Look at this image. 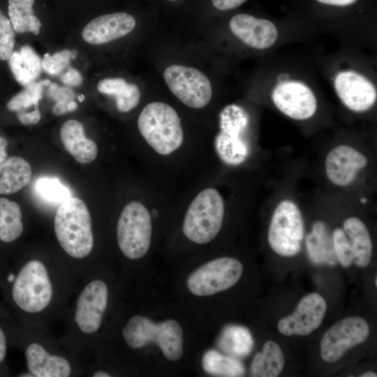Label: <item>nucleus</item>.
I'll list each match as a JSON object with an SVG mask.
<instances>
[{"instance_id": "nucleus-35", "label": "nucleus", "mask_w": 377, "mask_h": 377, "mask_svg": "<svg viewBox=\"0 0 377 377\" xmlns=\"http://www.w3.org/2000/svg\"><path fill=\"white\" fill-rule=\"evenodd\" d=\"M15 45V30L10 19L0 11V60H8Z\"/></svg>"}, {"instance_id": "nucleus-47", "label": "nucleus", "mask_w": 377, "mask_h": 377, "mask_svg": "<svg viewBox=\"0 0 377 377\" xmlns=\"http://www.w3.org/2000/svg\"><path fill=\"white\" fill-rule=\"evenodd\" d=\"M375 286H377V278L375 279Z\"/></svg>"}, {"instance_id": "nucleus-12", "label": "nucleus", "mask_w": 377, "mask_h": 377, "mask_svg": "<svg viewBox=\"0 0 377 377\" xmlns=\"http://www.w3.org/2000/svg\"><path fill=\"white\" fill-rule=\"evenodd\" d=\"M272 99L279 111L293 119H307L317 110V100L313 91L298 81L277 84L272 91Z\"/></svg>"}, {"instance_id": "nucleus-34", "label": "nucleus", "mask_w": 377, "mask_h": 377, "mask_svg": "<svg viewBox=\"0 0 377 377\" xmlns=\"http://www.w3.org/2000/svg\"><path fill=\"white\" fill-rule=\"evenodd\" d=\"M332 240L337 261L344 267L350 266L353 263V250L344 230L341 228L335 229L332 234Z\"/></svg>"}, {"instance_id": "nucleus-40", "label": "nucleus", "mask_w": 377, "mask_h": 377, "mask_svg": "<svg viewBox=\"0 0 377 377\" xmlns=\"http://www.w3.org/2000/svg\"><path fill=\"white\" fill-rule=\"evenodd\" d=\"M77 108V103L74 101H61L56 102L52 110L54 114L61 115L67 112L75 111Z\"/></svg>"}, {"instance_id": "nucleus-24", "label": "nucleus", "mask_w": 377, "mask_h": 377, "mask_svg": "<svg viewBox=\"0 0 377 377\" xmlns=\"http://www.w3.org/2000/svg\"><path fill=\"white\" fill-rule=\"evenodd\" d=\"M8 61L14 77L23 86L35 82L40 74L42 61L29 45L22 46L20 51L13 52Z\"/></svg>"}, {"instance_id": "nucleus-7", "label": "nucleus", "mask_w": 377, "mask_h": 377, "mask_svg": "<svg viewBox=\"0 0 377 377\" xmlns=\"http://www.w3.org/2000/svg\"><path fill=\"white\" fill-rule=\"evenodd\" d=\"M151 219L141 202L132 201L123 209L117 226L119 247L128 258L135 260L148 251L151 238Z\"/></svg>"}, {"instance_id": "nucleus-28", "label": "nucleus", "mask_w": 377, "mask_h": 377, "mask_svg": "<svg viewBox=\"0 0 377 377\" xmlns=\"http://www.w3.org/2000/svg\"><path fill=\"white\" fill-rule=\"evenodd\" d=\"M253 343L248 329L238 325H229L224 328L218 341L221 350L237 359L249 355L253 348Z\"/></svg>"}, {"instance_id": "nucleus-36", "label": "nucleus", "mask_w": 377, "mask_h": 377, "mask_svg": "<svg viewBox=\"0 0 377 377\" xmlns=\"http://www.w3.org/2000/svg\"><path fill=\"white\" fill-rule=\"evenodd\" d=\"M47 87V95L55 102L73 101L75 98L74 91L69 87L59 86L54 82H51Z\"/></svg>"}, {"instance_id": "nucleus-17", "label": "nucleus", "mask_w": 377, "mask_h": 377, "mask_svg": "<svg viewBox=\"0 0 377 377\" xmlns=\"http://www.w3.org/2000/svg\"><path fill=\"white\" fill-rule=\"evenodd\" d=\"M135 17L126 12L104 14L91 20L82 32V38L92 45H101L131 33L135 28Z\"/></svg>"}, {"instance_id": "nucleus-26", "label": "nucleus", "mask_w": 377, "mask_h": 377, "mask_svg": "<svg viewBox=\"0 0 377 377\" xmlns=\"http://www.w3.org/2000/svg\"><path fill=\"white\" fill-rule=\"evenodd\" d=\"M285 364L280 346L273 341H266L261 352L255 355L251 364L253 376L276 377L281 373Z\"/></svg>"}, {"instance_id": "nucleus-39", "label": "nucleus", "mask_w": 377, "mask_h": 377, "mask_svg": "<svg viewBox=\"0 0 377 377\" xmlns=\"http://www.w3.org/2000/svg\"><path fill=\"white\" fill-rule=\"evenodd\" d=\"M247 0H211L214 8L221 11H227L235 9Z\"/></svg>"}, {"instance_id": "nucleus-9", "label": "nucleus", "mask_w": 377, "mask_h": 377, "mask_svg": "<svg viewBox=\"0 0 377 377\" xmlns=\"http://www.w3.org/2000/svg\"><path fill=\"white\" fill-rule=\"evenodd\" d=\"M243 272L240 261L230 257L212 260L195 269L187 279V287L196 296H208L229 289Z\"/></svg>"}, {"instance_id": "nucleus-45", "label": "nucleus", "mask_w": 377, "mask_h": 377, "mask_svg": "<svg viewBox=\"0 0 377 377\" xmlns=\"http://www.w3.org/2000/svg\"><path fill=\"white\" fill-rule=\"evenodd\" d=\"M77 98L80 102H82L84 99V96L83 95H81V96H79Z\"/></svg>"}, {"instance_id": "nucleus-43", "label": "nucleus", "mask_w": 377, "mask_h": 377, "mask_svg": "<svg viewBox=\"0 0 377 377\" xmlns=\"http://www.w3.org/2000/svg\"><path fill=\"white\" fill-rule=\"evenodd\" d=\"M94 377H110L111 376V375H110L109 374L105 372V371H96L94 374L93 375Z\"/></svg>"}, {"instance_id": "nucleus-6", "label": "nucleus", "mask_w": 377, "mask_h": 377, "mask_svg": "<svg viewBox=\"0 0 377 377\" xmlns=\"http://www.w3.org/2000/svg\"><path fill=\"white\" fill-rule=\"evenodd\" d=\"M249 123L248 112L237 104L228 105L220 112L219 131L215 136L214 147L224 163L238 165L247 159L250 153L246 138Z\"/></svg>"}, {"instance_id": "nucleus-10", "label": "nucleus", "mask_w": 377, "mask_h": 377, "mask_svg": "<svg viewBox=\"0 0 377 377\" xmlns=\"http://www.w3.org/2000/svg\"><path fill=\"white\" fill-rule=\"evenodd\" d=\"M163 77L171 92L188 107L202 108L212 98V88L209 78L195 68L171 65L165 69Z\"/></svg>"}, {"instance_id": "nucleus-21", "label": "nucleus", "mask_w": 377, "mask_h": 377, "mask_svg": "<svg viewBox=\"0 0 377 377\" xmlns=\"http://www.w3.org/2000/svg\"><path fill=\"white\" fill-rule=\"evenodd\" d=\"M31 168L20 156L8 157L0 163V195H11L26 186L31 179Z\"/></svg>"}, {"instance_id": "nucleus-29", "label": "nucleus", "mask_w": 377, "mask_h": 377, "mask_svg": "<svg viewBox=\"0 0 377 377\" xmlns=\"http://www.w3.org/2000/svg\"><path fill=\"white\" fill-rule=\"evenodd\" d=\"M34 0H8V16L15 31L39 34L41 22L34 13Z\"/></svg>"}, {"instance_id": "nucleus-13", "label": "nucleus", "mask_w": 377, "mask_h": 377, "mask_svg": "<svg viewBox=\"0 0 377 377\" xmlns=\"http://www.w3.org/2000/svg\"><path fill=\"white\" fill-rule=\"evenodd\" d=\"M327 310L324 298L316 293L305 295L295 311L278 323L279 331L286 336H305L321 325Z\"/></svg>"}, {"instance_id": "nucleus-14", "label": "nucleus", "mask_w": 377, "mask_h": 377, "mask_svg": "<svg viewBox=\"0 0 377 377\" xmlns=\"http://www.w3.org/2000/svg\"><path fill=\"white\" fill-rule=\"evenodd\" d=\"M108 299V289L101 280H94L84 288L77 299L75 313V321L81 332L93 334L100 328Z\"/></svg>"}, {"instance_id": "nucleus-27", "label": "nucleus", "mask_w": 377, "mask_h": 377, "mask_svg": "<svg viewBox=\"0 0 377 377\" xmlns=\"http://www.w3.org/2000/svg\"><path fill=\"white\" fill-rule=\"evenodd\" d=\"M20 205L0 196V242L9 244L16 241L24 229Z\"/></svg>"}, {"instance_id": "nucleus-15", "label": "nucleus", "mask_w": 377, "mask_h": 377, "mask_svg": "<svg viewBox=\"0 0 377 377\" xmlns=\"http://www.w3.org/2000/svg\"><path fill=\"white\" fill-rule=\"evenodd\" d=\"M334 89L341 102L354 112L367 111L376 101L375 86L366 77L355 71L339 73L334 79Z\"/></svg>"}, {"instance_id": "nucleus-46", "label": "nucleus", "mask_w": 377, "mask_h": 377, "mask_svg": "<svg viewBox=\"0 0 377 377\" xmlns=\"http://www.w3.org/2000/svg\"><path fill=\"white\" fill-rule=\"evenodd\" d=\"M166 1H168L169 2H177V1H179L180 0H166Z\"/></svg>"}, {"instance_id": "nucleus-11", "label": "nucleus", "mask_w": 377, "mask_h": 377, "mask_svg": "<svg viewBox=\"0 0 377 377\" xmlns=\"http://www.w3.org/2000/svg\"><path fill=\"white\" fill-rule=\"evenodd\" d=\"M369 334L367 322L358 316L348 317L333 325L323 335L320 355L323 360H339L353 347L365 341Z\"/></svg>"}, {"instance_id": "nucleus-3", "label": "nucleus", "mask_w": 377, "mask_h": 377, "mask_svg": "<svg viewBox=\"0 0 377 377\" xmlns=\"http://www.w3.org/2000/svg\"><path fill=\"white\" fill-rule=\"evenodd\" d=\"M5 281L10 286L12 302L24 312H40L52 300V286L47 271L38 260L28 261L16 274L8 272Z\"/></svg>"}, {"instance_id": "nucleus-1", "label": "nucleus", "mask_w": 377, "mask_h": 377, "mask_svg": "<svg viewBox=\"0 0 377 377\" xmlns=\"http://www.w3.org/2000/svg\"><path fill=\"white\" fill-rule=\"evenodd\" d=\"M54 228L59 243L70 256L83 258L91 253L94 246L91 216L81 199L71 197L59 205Z\"/></svg>"}, {"instance_id": "nucleus-8", "label": "nucleus", "mask_w": 377, "mask_h": 377, "mask_svg": "<svg viewBox=\"0 0 377 377\" xmlns=\"http://www.w3.org/2000/svg\"><path fill=\"white\" fill-rule=\"evenodd\" d=\"M304 235L300 209L293 201H281L276 207L269 226L267 239L270 247L279 256H294L301 249Z\"/></svg>"}, {"instance_id": "nucleus-20", "label": "nucleus", "mask_w": 377, "mask_h": 377, "mask_svg": "<svg viewBox=\"0 0 377 377\" xmlns=\"http://www.w3.org/2000/svg\"><path fill=\"white\" fill-rule=\"evenodd\" d=\"M60 138L65 149L77 162L87 164L96 159L97 145L85 136L84 126L80 121L75 119L66 121L61 128Z\"/></svg>"}, {"instance_id": "nucleus-42", "label": "nucleus", "mask_w": 377, "mask_h": 377, "mask_svg": "<svg viewBox=\"0 0 377 377\" xmlns=\"http://www.w3.org/2000/svg\"><path fill=\"white\" fill-rule=\"evenodd\" d=\"M7 147V140L3 136H0V163L8 158Z\"/></svg>"}, {"instance_id": "nucleus-23", "label": "nucleus", "mask_w": 377, "mask_h": 377, "mask_svg": "<svg viewBox=\"0 0 377 377\" xmlns=\"http://www.w3.org/2000/svg\"><path fill=\"white\" fill-rule=\"evenodd\" d=\"M306 247L311 260L316 265H334L337 259L331 236L325 223L316 221L306 238Z\"/></svg>"}, {"instance_id": "nucleus-5", "label": "nucleus", "mask_w": 377, "mask_h": 377, "mask_svg": "<svg viewBox=\"0 0 377 377\" xmlns=\"http://www.w3.org/2000/svg\"><path fill=\"white\" fill-rule=\"evenodd\" d=\"M225 205L220 193L213 188L204 189L191 202L183 222V232L191 241L204 244L219 232Z\"/></svg>"}, {"instance_id": "nucleus-33", "label": "nucleus", "mask_w": 377, "mask_h": 377, "mask_svg": "<svg viewBox=\"0 0 377 377\" xmlns=\"http://www.w3.org/2000/svg\"><path fill=\"white\" fill-rule=\"evenodd\" d=\"M77 54L75 50H64L52 55L47 53L42 60V68L50 75H58L69 66L71 59H75Z\"/></svg>"}, {"instance_id": "nucleus-44", "label": "nucleus", "mask_w": 377, "mask_h": 377, "mask_svg": "<svg viewBox=\"0 0 377 377\" xmlns=\"http://www.w3.org/2000/svg\"><path fill=\"white\" fill-rule=\"evenodd\" d=\"M360 376L362 377H376L377 375L376 373L373 371H367L364 374H362Z\"/></svg>"}, {"instance_id": "nucleus-18", "label": "nucleus", "mask_w": 377, "mask_h": 377, "mask_svg": "<svg viewBox=\"0 0 377 377\" xmlns=\"http://www.w3.org/2000/svg\"><path fill=\"white\" fill-rule=\"evenodd\" d=\"M229 27L240 40L255 49L271 47L278 37V30L272 22L247 13L234 15L230 20Z\"/></svg>"}, {"instance_id": "nucleus-37", "label": "nucleus", "mask_w": 377, "mask_h": 377, "mask_svg": "<svg viewBox=\"0 0 377 377\" xmlns=\"http://www.w3.org/2000/svg\"><path fill=\"white\" fill-rule=\"evenodd\" d=\"M60 79L65 84L73 87L80 85L82 80L80 72L73 68H69L64 73L61 74Z\"/></svg>"}, {"instance_id": "nucleus-19", "label": "nucleus", "mask_w": 377, "mask_h": 377, "mask_svg": "<svg viewBox=\"0 0 377 377\" xmlns=\"http://www.w3.org/2000/svg\"><path fill=\"white\" fill-rule=\"evenodd\" d=\"M25 357L28 369L34 376L68 377L71 374V367L66 359L50 355L39 343L29 344Z\"/></svg>"}, {"instance_id": "nucleus-32", "label": "nucleus", "mask_w": 377, "mask_h": 377, "mask_svg": "<svg viewBox=\"0 0 377 377\" xmlns=\"http://www.w3.org/2000/svg\"><path fill=\"white\" fill-rule=\"evenodd\" d=\"M43 87L45 86L42 81L29 84L24 90L8 101L7 108L10 111L19 113L32 106L38 107V102L42 98Z\"/></svg>"}, {"instance_id": "nucleus-38", "label": "nucleus", "mask_w": 377, "mask_h": 377, "mask_svg": "<svg viewBox=\"0 0 377 377\" xmlns=\"http://www.w3.org/2000/svg\"><path fill=\"white\" fill-rule=\"evenodd\" d=\"M17 118L24 125H33L39 122L41 114L38 107H36L32 111L17 113Z\"/></svg>"}, {"instance_id": "nucleus-2", "label": "nucleus", "mask_w": 377, "mask_h": 377, "mask_svg": "<svg viewBox=\"0 0 377 377\" xmlns=\"http://www.w3.org/2000/svg\"><path fill=\"white\" fill-rule=\"evenodd\" d=\"M138 126L147 143L159 154H172L183 142L181 119L167 103L152 102L145 105L139 114Z\"/></svg>"}, {"instance_id": "nucleus-41", "label": "nucleus", "mask_w": 377, "mask_h": 377, "mask_svg": "<svg viewBox=\"0 0 377 377\" xmlns=\"http://www.w3.org/2000/svg\"><path fill=\"white\" fill-rule=\"evenodd\" d=\"M320 3L339 6H346L354 3L357 0H316Z\"/></svg>"}, {"instance_id": "nucleus-22", "label": "nucleus", "mask_w": 377, "mask_h": 377, "mask_svg": "<svg viewBox=\"0 0 377 377\" xmlns=\"http://www.w3.org/2000/svg\"><path fill=\"white\" fill-rule=\"evenodd\" d=\"M343 228L351 244L353 263L360 267H367L371 262L373 251L367 226L360 219L351 216L344 221Z\"/></svg>"}, {"instance_id": "nucleus-31", "label": "nucleus", "mask_w": 377, "mask_h": 377, "mask_svg": "<svg viewBox=\"0 0 377 377\" xmlns=\"http://www.w3.org/2000/svg\"><path fill=\"white\" fill-rule=\"evenodd\" d=\"M34 189L42 199L52 204L60 205L72 197L70 190L54 177L38 179L34 184Z\"/></svg>"}, {"instance_id": "nucleus-30", "label": "nucleus", "mask_w": 377, "mask_h": 377, "mask_svg": "<svg viewBox=\"0 0 377 377\" xmlns=\"http://www.w3.org/2000/svg\"><path fill=\"white\" fill-rule=\"evenodd\" d=\"M202 366L205 372L216 376H243V364L236 357L223 355L215 350L206 351L202 358Z\"/></svg>"}, {"instance_id": "nucleus-16", "label": "nucleus", "mask_w": 377, "mask_h": 377, "mask_svg": "<svg viewBox=\"0 0 377 377\" xmlns=\"http://www.w3.org/2000/svg\"><path fill=\"white\" fill-rule=\"evenodd\" d=\"M368 163L367 158L355 148L341 145L329 151L325 161L328 179L338 186H346L355 179L360 170Z\"/></svg>"}, {"instance_id": "nucleus-4", "label": "nucleus", "mask_w": 377, "mask_h": 377, "mask_svg": "<svg viewBox=\"0 0 377 377\" xmlns=\"http://www.w3.org/2000/svg\"><path fill=\"white\" fill-rule=\"evenodd\" d=\"M122 334L127 345L134 349L151 343L156 344L170 361H177L183 353L182 328L172 319L156 323L145 316L136 315L129 319Z\"/></svg>"}, {"instance_id": "nucleus-25", "label": "nucleus", "mask_w": 377, "mask_h": 377, "mask_svg": "<svg viewBox=\"0 0 377 377\" xmlns=\"http://www.w3.org/2000/svg\"><path fill=\"white\" fill-rule=\"evenodd\" d=\"M97 89L102 94L114 96L117 108L121 112L132 110L140 102L138 87L121 77L103 79L98 83Z\"/></svg>"}]
</instances>
